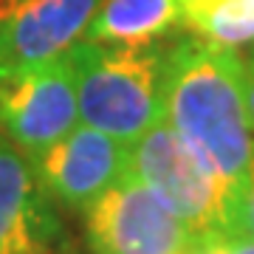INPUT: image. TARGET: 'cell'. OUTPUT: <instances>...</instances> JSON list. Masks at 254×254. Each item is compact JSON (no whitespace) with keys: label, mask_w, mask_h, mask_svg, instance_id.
<instances>
[{"label":"cell","mask_w":254,"mask_h":254,"mask_svg":"<svg viewBox=\"0 0 254 254\" xmlns=\"http://www.w3.org/2000/svg\"><path fill=\"white\" fill-rule=\"evenodd\" d=\"M243 71L246 63L237 51L200 34L167 46L164 122L220 175L232 195L249 170L254 147Z\"/></svg>","instance_id":"6da1fadb"},{"label":"cell","mask_w":254,"mask_h":254,"mask_svg":"<svg viewBox=\"0 0 254 254\" xmlns=\"http://www.w3.org/2000/svg\"><path fill=\"white\" fill-rule=\"evenodd\" d=\"M79 119L127 147L164 119L167 46L82 40L71 48Z\"/></svg>","instance_id":"7a4b0ae2"},{"label":"cell","mask_w":254,"mask_h":254,"mask_svg":"<svg viewBox=\"0 0 254 254\" xmlns=\"http://www.w3.org/2000/svg\"><path fill=\"white\" fill-rule=\"evenodd\" d=\"M130 173L190 229L195 240L232 235V192L167 122L130 144Z\"/></svg>","instance_id":"3957f363"},{"label":"cell","mask_w":254,"mask_h":254,"mask_svg":"<svg viewBox=\"0 0 254 254\" xmlns=\"http://www.w3.org/2000/svg\"><path fill=\"white\" fill-rule=\"evenodd\" d=\"M79 119L71 51L26 71L0 73V127L34 161L60 144Z\"/></svg>","instance_id":"277c9868"},{"label":"cell","mask_w":254,"mask_h":254,"mask_svg":"<svg viewBox=\"0 0 254 254\" xmlns=\"http://www.w3.org/2000/svg\"><path fill=\"white\" fill-rule=\"evenodd\" d=\"M85 240L93 254H181L195 243L130 170L85 212Z\"/></svg>","instance_id":"5b68a950"},{"label":"cell","mask_w":254,"mask_h":254,"mask_svg":"<svg viewBox=\"0 0 254 254\" xmlns=\"http://www.w3.org/2000/svg\"><path fill=\"white\" fill-rule=\"evenodd\" d=\"M34 170L57 203L88 212L130 170V147L110 133L82 125L34 158Z\"/></svg>","instance_id":"8992f818"},{"label":"cell","mask_w":254,"mask_h":254,"mask_svg":"<svg viewBox=\"0 0 254 254\" xmlns=\"http://www.w3.org/2000/svg\"><path fill=\"white\" fill-rule=\"evenodd\" d=\"M34 161L0 138V254H60L63 223Z\"/></svg>","instance_id":"52a82bcc"},{"label":"cell","mask_w":254,"mask_h":254,"mask_svg":"<svg viewBox=\"0 0 254 254\" xmlns=\"http://www.w3.org/2000/svg\"><path fill=\"white\" fill-rule=\"evenodd\" d=\"M102 0H23L0 28V73L60 60L88 34Z\"/></svg>","instance_id":"ba28073f"},{"label":"cell","mask_w":254,"mask_h":254,"mask_svg":"<svg viewBox=\"0 0 254 254\" xmlns=\"http://www.w3.org/2000/svg\"><path fill=\"white\" fill-rule=\"evenodd\" d=\"M181 23V0H102L85 40L113 46H153Z\"/></svg>","instance_id":"9c48e42d"},{"label":"cell","mask_w":254,"mask_h":254,"mask_svg":"<svg viewBox=\"0 0 254 254\" xmlns=\"http://www.w3.org/2000/svg\"><path fill=\"white\" fill-rule=\"evenodd\" d=\"M192 34H200L223 48H240L254 43V0H226L206 11L184 20Z\"/></svg>","instance_id":"30bf717a"},{"label":"cell","mask_w":254,"mask_h":254,"mask_svg":"<svg viewBox=\"0 0 254 254\" xmlns=\"http://www.w3.org/2000/svg\"><path fill=\"white\" fill-rule=\"evenodd\" d=\"M232 235L254 237V147L249 170L232 195Z\"/></svg>","instance_id":"8fae6325"},{"label":"cell","mask_w":254,"mask_h":254,"mask_svg":"<svg viewBox=\"0 0 254 254\" xmlns=\"http://www.w3.org/2000/svg\"><path fill=\"white\" fill-rule=\"evenodd\" d=\"M220 254H254V237L246 235L220 237Z\"/></svg>","instance_id":"7c38bea8"},{"label":"cell","mask_w":254,"mask_h":254,"mask_svg":"<svg viewBox=\"0 0 254 254\" xmlns=\"http://www.w3.org/2000/svg\"><path fill=\"white\" fill-rule=\"evenodd\" d=\"M243 99H246L249 127H252V133H254V63H246V71H243Z\"/></svg>","instance_id":"4fadbf2b"},{"label":"cell","mask_w":254,"mask_h":254,"mask_svg":"<svg viewBox=\"0 0 254 254\" xmlns=\"http://www.w3.org/2000/svg\"><path fill=\"white\" fill-rule=\"evenodd\" d=\"M181 254H220V237H215V240H195Z\"/></svg>","instance_id":"5bb4252c"},{"label":"cell","mask_w":254,"mask_h":254,"mask_svg":"<svg viewBox=\"0 0 254 254\" xmlns=\"http://www.w3.org/2000/svg\"><path fill=\"white\" fill-rule=\"evenodd\" d=\"M184 3V20L192 17V14H198V11H206L212 6H218V3H226V0H181Z\"/></svg>","instance_id":"9a60e30c"},{"label":"cell","mask_w":254,"mask_h":254,"mask_svg":"<svg viewBox=\"0 0 254 254\" xmlns=\"http://www.w3.org/2000/svg\"><path fill=\"white\" fill-rule=\"evenodd\" d=\"M20 3H23V0H0V28H3V23L17 11Z\"/></svg>","instance_id":"2e32d148"},{"label":"cell","mask_w":254,"mask_h":254,"mask_svg":"<svg viewBox=\"0 0 254 254\" xmlns=\"http://www.w3.org/2000/svg\"><path fill=\"white\" fill-rule=\"evenodd\" d=\"M249 63H254V43H252V57H249Z\"/></svg>","instance_id":"e0dca14e"},{"label":"cell","mask_w":254,"mask_h":254,"mask_svg":"<svg viewBox=\"0 0 254 254\" xmlns=\"http://www.w3.org/2000/svg\"><path fill=\"white\" fill-rule=\"evenodd\" d=\"M60 254H65V252H60Z\"/></svg>","instance_id":"ac0fdd59"}]
</instances>
